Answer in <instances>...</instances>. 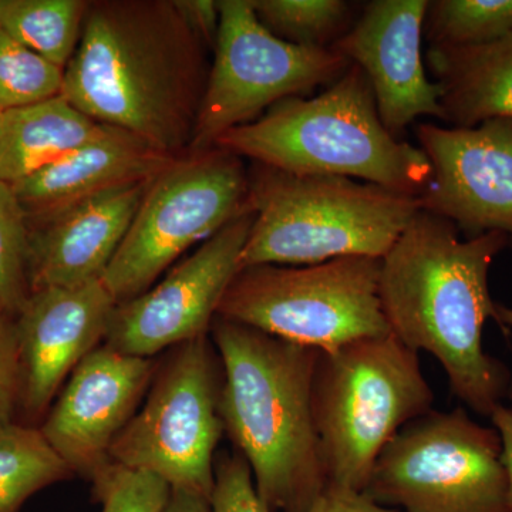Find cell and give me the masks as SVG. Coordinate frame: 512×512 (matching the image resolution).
<instances>
[{"instance_id": "7c38bea8", "label": "cell", "mask_w": 512, "mask_h": 512, "mask_svg": "<svg viewBox=\"0 0 512 512\" xmlns=\"http://www.w3.org/2000/svg\"><path fill=\"white\" fill-rule=\"evenodd\" d=\"M255 220L252 208L174 266L163 281L126 302L117 303L104 345L127 355L153 357L202 336L212 322Z\"/></svg>"}, {"instance_id": "5b68a950", "label": "cell", "mask_w": 512, "mask_h": 512, "mask_svg": "<svg viewBox=\"0 0 512 512\" xmlns=\"http://www.w3.org/2000/svg\"><path fill=\"white\" fill-rule=\"evenodd\" d=\"M248 174L255 220L239 271L346 256L382 259L421 210L419 197L338 175L292 174L256 163Z\"/></svg>"}, {"instance_id": "8fae6325", "label": "cell", "mask_w": 512, "mask_h": 512, "mask_svg": "<svg viewBox=\"0 0 512 512\" xmlns=\"http://www.w3.org/2000/svg\"><path fill=\"white\" fill-rule=\"evenodd\" d=\"M220 30L190 151H205L234 128L247 126L279 101L330 86L350 63L333 47L285 42L262 26L251 0H221Z\"/></svg>"}, {"instance_id": "52a82bcc", "label": "cell", "mask_w": 512, "mask_h": 512, "mask_svg": "<svg viewBox=\"0 0 512 512\" xmlns=\"http://www.w3.org/2000/svg\"><path fill=\"white\" fill-rule=\"evenodd\" d=\"M382 259L346 256L315 265H256L229 284L217 316L295 345L330 352L390 335L379 296Z\"/></svg>"}, {"instance_id": "6da1fadb", "label": "cell", "mask_w": 512, "mask_h": 512, "mask_svg": "<svg viewBox=\"0 0 512 512\" xmlns=\"http://www.w3.org/2000/svg\"><path fill=\"white\" fill-rule=\"evenodd\" d=\"M208 50L174 0L90 2L60 96L96 123L181 157L207 86Z\"/></svg>"}, {"instance_id": "7402d4cb", "label": "cell", "mask_w": 512, "mask_h": 512, "mask_svg": "<svg viewBox=\"0 0 512 512\" xmlns=\"http://www.w3.org/2000/svg\"><path fill=\"white\" fill-rule=\"evenodd\" d=\"M72 474L40 429L0 426V512H18L37 491Z\"/></svg>"}, {"instance_id": "4316f807", "label": "cell", "mask_w": 512, "mask_h": 512, "mask_svg": "<svg viewBox=\"0 0 512 512\" xmlns=\"http://www.w3.org/2000/svg\"><path fill=\"white\" fill-rule=\"evenodd\" d=\"M92 481L101 512H161L171 494L170 485L161 478L113 461Z\"/></svg>"}, {"instance_id": "2e32d148", "label": "cell", "mask_w": 512, "mask_h": 512, "mask_svg": "<svg viewBox=\"0 0 512 512\" xmlns=\"http://www.w3.org/2000/svg\"><path fill=\"white\" fill-rule=\"evenodd\" d=\"M116 305L103 281L30 292L16 316L22 360L20 402L30 414L45 412L64 380L99 348Z\"/></svg>"}, {"instance_id": "277c9868", "label": "cell", "mask_w": 512, "mask_h": 512, "mask_svg": "<svg viewBox=\"0 0 512 512\" xmlns=\"http://www.w3.org/2000/svg\"><path fill=\"white\" fill-rule=\"evenodd\" d=\"M214 147L292 174L338 175L419 197L429 158L384 127L366 74L348 70L316 97H289Z\"/></svg>"}, {"instance_id": "ac0fdd59", "label": "cell", "mask_w": 512, "mask_h": 512, "mask_svg": "<svg viewBox=\"0 0 512 512\" xmlns=\"http://www.w3.org/2000/svg\"><path fill=\"white\" fill-rule=\"evenodd\" d=\"M175 158L104 124L82 147L12 188L28 222L39 221L111 188L151 181Z\"/></svg>"}, {"instance_id": "ffe728a7", "label": "cell", "mask_w": 512, "mask_h": 512, "mask_svg": "<svg viewBox=\"0 0 512 512\" xmlns=\"http://www.w3.org/2000/svg\"><path fill=\"white\" fill-rule=\"evenodd\" d=\"M103 126L62 96L5 110L0 126V181L13 185L25 180L82 147Z\"/></svg>"}, {"instance_id": "83f0119b", "label": "cell", "mask_w": 512, "mask_h": 512, "mask_svg": "<svg viewBox=\"0 0 512 512\" xmlns=\"http://www.w3.org/2000/svg\"><path fill=\"white\" fill-rule=\"evenodd\" d=\"M212 512H272L256 491L254 476L241 454L221 453L215 460Z\"/></svg>"}, {"instance_id": "9a60e30c", "label": "cell", "mask_w": 512, "mask_h": 512, "mask_svg": "<svg viewBox=\"0 0 512 512\" xmlns=\"http://www.w3.org/2000/svg\"><path fill=\"white\" fill-rule=\"evenodd\" d=\"M430 2L373 0L333 49L366 74L380 120L393 137L421 116L444 120L437 84L421 56Z\"/></svg>"}, {"instance_id": "d4e9b609", "label": "cell", "mask_w": 512, "mask_h": 512, "mask_svg": "<svg viewBox=\"0 0 512 512\" xmlns=\"http://www.w3.org/2000/svg\"><path fill=\"white\" fill-rule=\"evenodd\" d=\"M64 69L0 29V107L19 109L60 96Z\"/></svg>"}, {"instance_id": "5bb4252c", "label": "cell", "mask_w": 512, "mask_h": 512, "mask_svg": "<svg viewBox=\"0 0 512 512\" xmlns=\"http://www.w3.org/2000/svg\"><path fill=\"white\" fill-rule=\"evenodd\" d=\"M150 357L103 345L73 370L40 427L73 474L94 476L110 463V447L137 413L156 375Z\"/></svg>"}, {"instance_id": "603a6c76", "label": "cell", "mask_w": 512, "mask_h": 512, "mask_svg": "<svg viewBox=\"0 0 512 512\" xmlns=\"http://www.w3.org/2000/svg\"><path fill=\"white\" fill-rule=\"evenodd\" d=\"M272 35L305 47L328 49L349 30L352 6L343 0H251Z\"/></svg>"}, {"instance_id": "cb8c5ba5", "label": "cell", "mask_w": 512, "mask_h": 512, "mask_svg": "<svg viewBox=\"0 0 512 512\" xmlns=\"http://www.w3.org/2000/svg\"><path fill=\"white\" fill-rule=\"evenodd\" d=\"M430 46H480L512 35V0H436L427 10Z\"/></svg>"}, {"instance_id": "ba28073f", "label": "cell", "mask_w": 512, "mask_h": 512, "mask_svg": "<svg viewBox=\"0 0 512 512\" xmlns=\"http://www.w3.org/2000/svg\"><path fill=\"white\" fill-rule=\"evenodd\" d=\"M249 208V174L241 157L212 147L175 158L148 184L101 281L117 303L136 298L184 252Z\"/></svg>"}, {"instance_id": "9c48e42d", "label": "cell", "mask_w": 512, "mask_h": 512, "mask_svg": "<svg viewBox=\"0 0 512 512\" xmlns=\"http://www.w3.org/2000/svg\"><path fill=\"white\" fill-rule=\"evenodd\" d=\"M363 493L404 512H512L500 434L460 407L430 410L403 427Z\"/></svg>"}, {"instance_id": "e575fe53", "label": "cell", "mask_w": 512, "mask_h": 512, "mask_svg": "<svg viewBox=\"0 0 512 512\" xmlns=\"http://www.w3.org/2000/svg\"><path fill=\"white\" fill-rule=\"evenodd\" d=\"M3 114H5V110L0 107V126H2Z\"/></svg>"}, {"instance_id": "44dd1931", "label": "cell", "mask_w": 512, "mask_h": 512, "mask_svg": "<svg viewBox=\"0 0 512 512\" xmlns=\"http://www.w3.org/2000/svg\"><path fill=\"white\" fill-rule=\"evenodd\" d=\"M89 6L87 0H0V29L64 69L79 46Z\"/></svg>"}, {"instance_id": "3957f363", "label": "cell", "mask_w": 512, "mask_h": 512, "mask_svg": "<svg viewBox=\"0 0 512 512\" xmlns=\"http://www.w3.org/2000/svg\"><path fill=\"white\" fill-rule=\"evenodd\" d=\"M211 333L225 433L269 510L305 512L328 485L312 414L318 350L220 316Z\"/></svg>"}, {"instance_id": "f1b7e54d", "label": "cell", "mask_w": 512, "mask_h": 512, "mask_svg": "<svg viewBox=\"0 0 512 512\" xmlns=\"http://www.w3.org/2000/svg\"><path fill=\"white\" fill-rule=\"evenodd\" d=\"M22 399V360L15 316L0 309V426L13 423Z\"/></svg>"}, {"instance_id": "d6a6232c", "label": "cell", "mask_w": 512, "mask_h": 512, "mask_svg": "<svg viewBox=\"0 0 512 512\" xmlns=\"http://www.w3.org/2000/svg\"><path fill=\"white\" fill-rule=\"evenodd\" d=\"M161 512H212L211 501L204 495L171 490L170 498Z\"/></svg>"}, {"instance_id": "836d02e7", "label": "cell", "mask_w": 512, "mask_h": 512, "mask_svg": "<svg viewBox=\"0 0 512 512\" xmlns=\"http://www.w3.org/2000/svg\"><path fill=\"white\" fill-rule=\"evenodd\" d=\"M498 311V325L505 330L507 333V328H512V308H507V306L497 305ZM508 397L512 400V377L510 383V390H508Z\"/></svg>"}, {"instance_id": "1f68e13d", "label": "cell", "mask_w": 512, "mask_h": 512, "mask_svg": "<svg viewBox=\"0 0 512 512\" xmlns=\"http://www.w3.org/2000/svg\"><path fill=\"white\" fill-rule=\"evenodd\" d=\"M493 427L500 434L501 446H503V463L510 483V495L512 504V410L500 404L490 416Z\"/></svg>"}, {"instance_id": "30bf717a", "label": "cell", "mask_w": 512, "mask_h": 512, "mask_svg": "<svg viewBox=\"0 0 512 512\" xmlns=\"http://www.w3.org/2000/svg\"><path fill=\"white\" fill-rule=\"evenodd\" d=\"M222 382L221 359L208 336L174 348L146 403L111 444L110 461L211 500L215 450L225 431Z\"/></svg>"}, {"instance_id": "4dcf8cb0", "label": "cell", "mask_w": 512, "mask_h": 512, "mask_svg": "<svg viewBox=\"0 0 512 512\" xmlns=\"http://www.w3.org/2000/svg\"><path fill=\"white\" fill-rule=\"evenodd\" d=\"M183 18L208 49L214 50L220 30V6L214 0H174Z\"/></svg>"}, {"instance_id": "d6986e66", "label": "cell", "mask_w": 512, "mask_h": 512, "mask_svg": "<svg viewBox=\"0 0 512 512\" xmlns=\"http://www.w3.org/2000/svg\"><path fill=\"white\" fill-rule=\"evenodd\" d=\"M427 67L439 87L443 121L471 128L512 120V35L480 46H430Z\"/></svg>"}, {"instance_id": "8992f818", "label": "cell", "mask_w": 512, "mask_h": 512, "mask_svg": "<svg viewBox=\"0 0 512 512\" xmlns=\"http://www.w3.org/2000/svg\"><path fill=\"white\" fill-rule=\"evenodd\" d=\"M433 403L419 353L392 333L319 352L312 414L328 484L365 490L387 444Z\"/></svg>"}, {"instance_id": "7a4b0ae2", "label": "cell", "mask_w": 512, "mask_h": 512, "mask_svg": "<svg viewBox=\"0 0 512 512\" xmlns=\"http://www.w3.org/2000/svg\"><path fill=\"white\" fill-rule=\"evenodd\" d=\"M458 232L453 222L417 212L382 258L380 303L392 335L436 357L454 396L490 417L508 397L512 375L484 352L485 322L498 323L488 272L510 241L500 232L466 239Z\"/></svg>"}, {"instance_id": "4fadbf2b", "label": "cell", "mask_w": 512, "mask_h": 512, "mask_svg": "<svg viewBox=\"0 0 512 512\" xmlns=\"http://www.w3.org/2000/svg\"><path fill=\"white\" fill-rule=\"evenodd\" d=\"M416 137L431 165L421 210L453 222L467 238L500 232L512 245V120L471 128L421 123Z\"/></svg>"}, {"instance_id": "484cf974", "label": "cell", "mask_w": 512, "mask_h": 512, "mask_svg": "<svg viewBox=\"0 0 512 512\" xmlns=\"http://www.w3.org/2000/svg\"><path fill=\"white\" fill-rule=\"evenodd\" d=\"M29 295L28 217L12 185L0 181V309L16 318Z\"/></svg>"}, {"instance_id": "f546056e", "label": "cell", "mask_w": 512, "mask_h": 512, "mask_svg": "<svg viewBox=\"0 0 512 512\" xmlns=\"http://www.w3.org/2000/svg\"><path fill=\"white\" fill-rule=\"evenodd\" d=\"M305 512H393L377 504L363 491L326 485Z\"/></svg>"}, {"instance_id": "e0dca14e", "label": "cell", "mask_w": 512, "mask_h": 512, "mask_svg": "<svg viewBox=\"0 0 512 512\" xmlns=\"http://www.w3.org/2000/svg\"><path fill=\"white\" fill-rule=\"evenodd\" d=\"M148 184L111 188L29 222L30 292L101 281L126 237Z\"/></svg>"}]
</instances>
